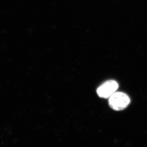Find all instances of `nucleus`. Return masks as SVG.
Returning <instances> with one entry per match:
<instances>
[{"label":"nucleus","instance_id":"obj_1","mask_svg":"<svg viewBox=\"0 0 147 147\" xmlns=\"http://www.w3.org/2000/svg\"><path fill=\"white\" fill-rule=\"evenodd\" d=\"M130 100L126 94L121 92H117L110 97L109 104L110 107L116 111L123 110L130 103Z\"/></svg>","mask_w":147,"mask_h":147},{"label":"nucleus","instance_id":"obj_2","mask_svg":"<svg viewBox=\"0 0 147 147\" xmlns=\"http://www.w3.org/2000/svg\"><path fill=\"white\" fill-rule=\"evenodd\" d=\"M118 84L114 80H109L104 82L97 90L98 95L100 97L110 98L118 88Z\"/></svg>","mask_w":147,"mask_h":147}]
</instances>
